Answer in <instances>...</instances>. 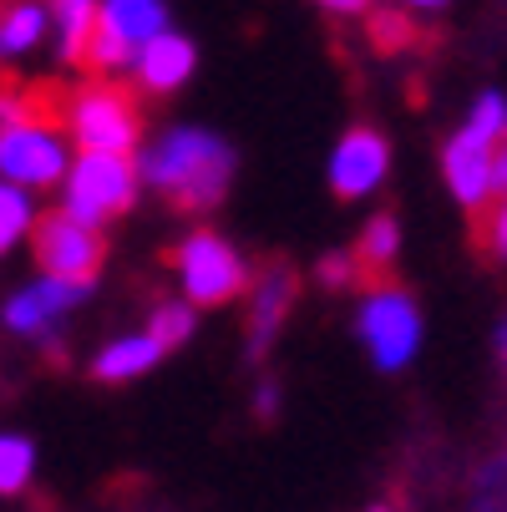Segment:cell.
Returning a JSON list of instances; mask_svg holds the SVG:
<instances>
[{
    "mask_svg": "<svg viewBox=\"0 0 507 512\" xmlns=\"http://www.w3.org/2000/svg\"><path fill=\"white\" fill-rule=\"evenodd\" d=\"M142 173L148 183H158L173 203H183L188 213H203L224 198L229 178H234V153L229 142H219L213 132H198V127H178L168 132V142L142 158Z\"/></svg>",
    "mask_w": 507,
    "mask_h": 512,
    "instance_id": "cell-1",
    "label": "cell"
},
{
    "mask_svg": "<svg viewBox=\"0 0 507 512\" xmlns=\"http://www.w3.org/2000/svg\"><path fill=\"white\" fill-rule=\"evenodd\" d=\"M66 127L82 153H132L142 137V117L117 87H82L66 97Z\"/></svg>",
    "mask_w": 507,
    "mask_h": 512,
    "instance_id": "cell-2",
    "label": "cell"
},
{
    "mask_svg": "<svg viewBox=\"0 0 507 512\" xmlns=\"http://www.w3.org/2000/svg\"><path fill=\"white\" fill-rule=\"evenodd\" d=\"M360 340H366V350L381 371H401L421 340V315H416L411 295H401L391 284H376L360 300Z\"/></svg>",
    "mask_w": 507,
    "mask_h": 512,
    "instance_id": "cell-3",
    "label": "cell"
},
{
    "mask_svg": "<svg viewBox=\"0 0 507 512\" xmlns=\"http://www.w3.org/2000/svg\"><path fill=\"white\" fill-rule=\"evenodd\" d=\"M66 178H71L66 183V213H77L82 224H92V229L102 224V218L122 213L132 203V193H137L127 153H82Z\"/></svg>",
    "mask_w": 507,
    "mask_h": 512,
    "instance_id": "cell-4",
    "label": "cell"
},
{
    "mask_svg": "<svg viewBox=\"0 0 507 512\" xmlns=\"http://www.w3.org/2000/svg\"><path fill=\"white\" fill-rule=\"evenodd\" d=\"M31 244H36V264H46V274L77 279V284H92L107 259L102 234L92 224H82L77 213H46L41 224H31Z\"/></svg>",
    "mask_w": 507,
    "mask_h": 512,
    "instance_id": "cell-5",
    "label": "cell"
},
{
    "mask_svg": "<svg viewBox=\"0 0 507 512\" xmlns=\"http://www.w3.org/2000/svg\"><path fill=\"white\" fill-rule=\"evenodd\" d=\"M66 173L61 122H0V178L46 188Z\"/></svg>",
    "mask_w": 507,
    "mask_h": 512,
    "instance_id": "cell-6",
    "label": "cell"
},
{
    "mask_svg": "<svg viewBox=\"0 0 507 512\" xmlns=\"http://www.w3.org/2000/svg\"><path fill=\"white\" fill-rule=\"evenodd\" d=\"M183 289L193 305H224L234 295H244V259L219 239V234H188L173 254Z\"/></svg>",
    "mask_w": 507,
    "mask_h": 512,
    "instance_id": "cell-7",
    "label": "cell"
},
{
    "mask_svg": "<svg viewBox=\"0 0 507 512\" xmlns=\"http://www.w3.org/2000/svg\"><path fill=\"white\" fill-rule=\"evenodd\" d=\"M386 168H391L386 137L371 127H350L330 158V193L335 198H366L386 183Z\"/></svg>",
    "mask_w": 507,
    "mask_h": 512,
    "instance_id": "cell-8",
    "label": "cell"
},
{
    "mask_svg": "<svg viewBox=\"0 0 507 512\" xmlns=\"http://www.w3.org/2000/svg\"><path fill=\"white\" fill-rule=\"evenodd\" d=\"M198 66V46L178 31H158L153 41H142L132 56V71L148 92H178Z\"/></svg>",
    "mask_w": 507,
    "mask_h": 512,
    "instance_id": "cell-9",
    "label": "cell"
},
{
    "mask_svg": "<svg viewBox=\"0 0 507 512\" xmlns=\"http://www.w3.org/2000/svg\"><path fill=\"white\" fill-rule=\"evenodd\" d=\"M82 289H87V284H77V279L46 274V279H36L31 289H21V295L6 305V325H11L16 335H46L51 320H61L71 305L82 300Z\"/></svg>",
    "mask_w": 507,
    "mask_h": 512,
    "instance_id": "cell-10",
    "label": "cell"
},
{
    "mask_svg": "<svg viewBox=\"0 0 507 512\" xmlns=\"http://www.w3.org/2000/svg\"><path fill=\"white\" fill-rule=\"evenodd\" d=\"M289 300H295V274L284 264H269L254 289H249V355L259 360L269 350V340L279 335L284 315H289Z\"/></svg>",
    "mask_w": 507,
    "mask_h": 512,
    "instance_id": "cell-11",
    "label": "cell"
},
{
    "mask_svg": "<svg viewBox=\"0 0 507 512\" xmlns=\"http://www.w3.org/2000/svg\"><path fill=\"white\" fill-rule=\"evenodd\" d=\"M97 26L137 51L142 41H153L158 31H168V6H163V0H102V6H97Z\"/></svg>",
    "mask_w": 507,
    "mask_h": 512,
    "instance_id": "cell-12",
    "label": "cell"
},
{
    "mask_svg": "<svg viewBox=\"0 0 507 512\" xmlns=\"http://www.w3.org/2000/svg\"><path fill=\"white\" fill-rule=\"evenodd\" d=\"M442 168H447V183H452L457 203L482 208V203L492 198V148H477V142L452 137V148H447Z\"/></svg>",
    "mask_w": 507,
    "mask_h": 512,
    "instance_id": "cell-13",
    "label": "cell"
},
{
    "mask_svg": "<svg viewBox=\"0 0 507 512\" xmlns=\"http://www.w3.org/2000/svg\"><path fill=\"white\" fill-rule=\"evenodd\" d=\"M46 26H56L46 0H0V61L36 51Z\"/></svg>",
    "mask_w": 507,
    "mask_h": 512,
    "instance_id": "cell-14",
    "label": "cell"
},
{
    "mask_svg": "<svg viewBox=\"0 0 507 512\" xmlns=\"http://www.w3.org/2000/svg\"><path fill=\"white\" fill-rule=\"evenodd\" d=\"M163 355V345L153 340V335H127V340H112L102 355H97V381H132V376H142L148 365Z\"/></svg>",
    "mask_w": 507,
    "mask_h": 512,
    "instance_id": "cell-15",
    "label": "cell"
},
{
    "mask_svg": "<svg viewBox=\"0 0 507 512\" xmlns=\"http://www.w3.org/2000/svg\"><path fill=\"white\" fill-rule=\"evenodd\" d=\"M46 6H51V21H56L61 56H66V61H87V41H92V26H97V6H102V0H46Z\"/></svg>",
    "mask_w": 507,
    "mask_h": 512,
    "instance_id": "cell-16",
    "label": "cell"
},
{
    "mask_svg": "<svg viewBox=\"0 0 507 512\" xmlns=\"http://www.w3.org/2000/svg\"><path fill=\"white\" fill-rule=\"evenodd\" d=\"M396 249H401V234H396V218H391V213L371 218V229H366V239H360V249H355V264H360V274H376V279H381V274L391 269Z\"/></svg>",
    "mask_w": 507,
    "mask_h": 512,
    "instance_id": "cell-17",
    "label": "cell"
},
{
    "mask_svg": "<svg viewBox=\"0 0 507 512\" xmlns=\"http://www.w3.org/2000/svg\"><path fill=\"white\" fill-rule=\"evenodd\" d=\"M497 132H507V107H502L497 92H487V97H477V107L467 112V122H462L457 137L462 142H477V148H492Z\"/></svg>",
    "mask_w": 507,
    "mask_h": 512,
    "instance_id": "cell-18",
    "label": "cell"
},
{
    "mask_svg": "<svg viewBox=\"0 0 507 512\" xmlns=\"http://www.w3.org/2000/svg\"><path fill=\"white\" fill-rule=\"evenodd\" d=\"M36 472V447L26 436H0V492H21Z\"/></svg>",
    "mask_w": 507,
    "mask_h": 512,
    "instance_id": "cell-19",
    "label": "cell"
},
{
    "mask_svg": "<svg viewBox=\"0 0 507 512\" xmlns=\"http://www.w3.org/2000/svg\"><path fill=\"white\" fill-rule=\"evenodd\" d=\"M31 224H36V218H31L26 193H21L16 183H0V254H6Z\"/></svg>",
    "mask_w": 507,
    "mask_h": 512,
    "instance_id": "cell-20",
    "label": "cell"
},
{
    "mask_svg": "<svg viewBox=\"0 0 507 512\" xmlns=\"http://www.w3.org/2000/svg\"><path fill=\"white\" fill-rule=\"evenodd\" d=\"M148 335H153L163 350L183 345V340L193 335V305H158V310H153V325H148Z\"/></svg>",
    "mask_w": 507,
    "mask_h": 512,
    "instance_id": "cell-21",
    "label": "cell"
},
{
    "mask_svg": "<svg viewBox=\"0 0 507 512\" xmlns=\"http://www.w3.org/2000/svg\"><path fill=\"white\" fill-rule=\"evenodd\" d=\"M477 512H507V457L487 462V472L477 482Z\"/></svg>",
    "mask_w": 507,
    "mask_h": 512,
    "instance_id": "cell-22",
    "label": "cell"
},
{
    "mask_svg": "<svg viewBox=\"0 0 507 512\" xmlns=\"http://www.w3.org/2000/svg\"><path fill=\"white\" fill-rule=\"evenodd\" d=\"M355 274H360L355 254H325V259H320V279H325V284H335V289H340V284H350Z\"/></svg>",
    "mask_w": 507,
    "mask_h": 512,
    "instance_id": "cell-23",
    "label": "cell"
},
{
    "mask_svg": "<svg viewBox=\"0 0 507 512\" xmlns=\"http://www.w3.org/2000/svg\"><path fill=\"white\" fill-rule=\"evenodd\" d=\"M492 249L507 259V203L497 208V218H492Z\"/></svg>",
    "mask_w": 507,
    "mask_h": 512,
    "instance_id": "cell-24",
    "label": "cell"
},
{
    "mask_svg": "<svg viewBox=\"0 0 507 512\" xmlns=\"http://www.w3.org/2000/svg\"><path fill=\"white\" fill-rule=\"evenodd\" d=\"M492 193H507V148L492 153Z\"/></svg>",
    "mask_w": 507,
    "mask_h": 512,
    "instance_id": "cell-25",
    "label": "cell"
},
{
    "mask_svg": "<svg viewBox=\"0 0 507 512\" xmlns=\"http://www.w3.org/2000/svg\"><path fill=\"white\" fill-rule=\"evenodd\" d=\"M274 406H279V396H274V386H264V391H259V416L269 421V416H274Z\"/></svg>",
    "mask_w": 507,
    "mask_h": 512,
    "instance_id": "cell-26",
    "label": "cell"
},
{
    "mask_svg": "<svg viewBox=\"0 0 507 512\" xmlns=\"http://www.w3.org/2000/svg\"><path fill=\"white\" fill-rule=\"evenodd\" d=\"M320 6H325V11H345V16H350V11L366 6V0H320Z\"/></svg>",
    "mask_w": 507,
    "mask_h": 512,
    "instance_id": "cell-27",
    "label": "cell"
},
{
    "mask_svg": "<svg viewBox=\"0 0 507 512\" xmlns=\"http://www.w3.org/2000/svg\"><path fill=\"white\" fill-rule=\"evenodd\" d=\"M406 6H416V11H437V6H447V0H406Z\"/></svg>",
    "mask_w": 507,
    "mask_h": 512,
    "instance_id": "cell-28",
    "label": "cell"
},
{
    "mask_svg": "<svg viewBox=\"0 0 507 512\" xmlns=\"http://www.w3.org/2000/svg\"><path fill=\"white\" fill-rule=\"evenodd\" d=\"M497 355L507 360V320H502V330H497Z\"/></svg>",
    "mask_w": 507,
    "mask_h": 512,
    "instance_id": "cell-29",
    "label": "cell"
},
{
    "mask_svg": "<svg viewBox=\"0 0 507 512\" xmlns=\"http://www.w3.org/2000/svg\"><path fill=\"white\" fill-rule=\"evenodd\" d=\"M371 512H386V507H371Z\"/></svg>",
    "mask_w": 507,
    "mask_h": 512,
    "instance_id": "cell-30",
    "label": "cell"
}]
</instances>
